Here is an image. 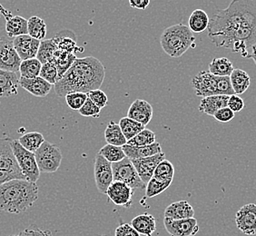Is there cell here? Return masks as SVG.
I'll return each mask as SVG.
<instances>
[{
	"label": "cell",
	"mask_w": 256,
	"mask_h": 236,
	"mask_svg": "<svg viewBox=\"0 0 256 236\" xmlns=\"http://www.w3.org/2000/svg\"><path fill=\"white\" fill-rule=\"evenodd\" d=\"M208 36L218 48L249 58L247 50L256 44V1L234 0L217 10L208 26Z\"/></svg>",
	"instance_id": "cell-1"
},
{
	"label": "cell",
	"mask_w": 256,
	"mask_h": 236,
	"mask_svg": "<svg viewBox=\"0 0 256 236\" xmlns=\"http://www.w3.org/2000/svg\"><path fill=\"white\" fill-rule=\"evenodd\" d=\"M106 78V68L94 56L78 58L63 78L54 84L58 96L68 94L84 93L100 89Z\"/></svg>",
	"instance_id": "cell-2"
},
{
	"label": "cell",
	"mask_w": 256,
	"mask_h": 236,
	"mask_svg": "<svg viewBox=\"0 0 256 236\" xmlns=\"http://www.w3.org/2000/svg\"><path fill=\"white\" fill-rule=\"evenodd\" d=\"M38 199L36 182L15 179L0 186V211L21 214L33 206Z\"/></svg>",
	"instance_id": "cell-3"
},
{
	"label": "cell",
	"mask_w": 256,
	"mask_h": 236,
	"mask_svg": "<svg viewBox=\"0 0 256 236\" xmlns=\"http://www.w3.org/2000/svg\"><path fill=\"white\" fill-rule=\"evenodd\" d=\"M196 36L194 33L184 24L171 26L164 30L160 44L166 54L172 58L182 56L190 48L194 46Z\"/></svg>",
	"instance_id": "cell-4"
},
{
	"label": "cell",
	"mask_w": 256,
	"mask_h": 236,
	"mask_svg": "<svg viewBox=\"0 0 256 236\" xmlns=\"http://www.w3.org/2000/svg\"><path fill=\"white\" fill-rule=\"evenodd\" d=\"M192 86L197 96L236 94L232 88L230 76H216L209 71H201L192 79Z\"/></svg>",
	"instance_id": "cell-5"
},
{
	"label": "cell",
	"mask_w": 256,
	"mask_h": 236,
	"mask_svg": "<svg viewBox=\"0 0 256 236\" xmlns=\"http://www.w3.org/2000/svg\"><path fill=\"white\" fill-rule=\"evenodd\" d=\"M38 166L40 172H56L61 166L63 156L60 148L48 141H44L40 149L34 152Z\"/></svg>",
	"instance_id": "cell-6"
},
{
	"label": "cell",
	"mask_w": 256,
	"mask_h": 236,
	"mask_svg": "<svg viewBox=\"0 0 256 236\" xmlns=\"http://www.w3.org/2000/svg\"><path fill=\"white\" fill-rule=\"evenodd\" d=\"M12 148L20 170L25 177V180L31 182H38L40 177V171L34 152L26 150L20 144L18 140H13Z\"/></svg>",
	"instance_id": "cell-7"
},
{
	"label": "cell",
	"mask_w": 256,
	"mask_h": 236,
	"mask_svg": "<svg viewBox=\"0 0 256 236\" xmlns=\"http://www.w3.org/2000/svg\"><path fill=\"white\" fill-rule=\"evenodd\" d=\"M112 169L114 181L124 182L131 187L134 191L136 189L143 190L146 188V186L142 182L133 162L129 158H126L121 162L112 164Z\"/></svg>",
	"instance_id": "cell-8"
},
{
	"label": "cell",
	"mask_w": 256,
	"mask_h": 236,
	"mask_svg": "<svg viewBox=\"0 0 256 236\" xmlns=\"http://www.w3.org/2000/svg\"><path fill=\"white\" fill-rule=\"evenodd\" d=\"M12 142L11 138H0V170L11 172L18 179L25 180L13 152Z\"/></svg>",
	"instance_id": "cell-9"
},
{
	"label": "cell",
	"mask_w": 256,
	"mask_h": 236,
	"mask_svg": "<svg viewBox=\"0 0 256 236\" xmlns=\"http://www.w3.org/2000/svg\"><path fill=\"white\" fill-rule=\"evenodd\" d=\"M94 176L99 192L106 194L108 187L114 182L112 164L106 161L98 154L94 158Z\"/></svg>",
	"instance_id": "cell-10"
},
{
	"label": "cell",
	"mask_w": 256,
	"mask_h": 236,
	"mask_svg": "<svg viewBox=\"0 0 256 236\" xmlns=\"http://www.w3.org/2000/svg\"><path fill=\"white\" fill-rule=\"evenodd\" d=\"M22 60L16 53L13 42L0 38V70L20 73Z\"/></svg>",
	"instance_id": "cell-11"
},
{
	"label": "cell",
	"mask_w": 256,
	"mask_h": 236,
	"mask_svg": "<svg viewBox=\"0 0 256 236\" xmlns=\"http://www.w3.org/2000/svg\"><path fill=\"white\" fill-rule=\"evenodd\" d=\"M236 224L240 231L246 236L256 234V204H246L236 214Z\"/></svg>",
	"instance_id": "cell-12"
},
{
	"label": "cell",
	"mask_w": 256,
	"mask_h": 236,
	"mask_svg": "<svg viewBox=\"0 0 256 236\" xmlns=\"http://www.w3.org/2000/svg\"><path fill=\"white\" fill-rule=\"evenodd\" d=\"M164 226L170 236H194L199 232V226L196 218L182 220L164 218Z\"/></svg>",
	"instance_id": "cell-13"
},
{
	"label": "cell",
	"mask_w": 256,
	"mask_h": 236,
	"mask_svg": "<svg viewBox=\"0 0 256 236\" xmlns=\"http://www.w3.org/2000/svg\"><path fill=\"white\" fill-rule=\"evenodd\" d=\"M106 194L108 197L109 200H111L114 204L118 206L124 208L132 206L134 190L124 182L114 181L108 187Z\"/></svg>",
	"instance_id": "cell-14"
},
{
	"label": "cell",
	"mask_w": 256,
	"mask_h": 236,
	"mask_svg": "<svg viewBox=\"0 0 256 236\" xmlns=\"http://www.w3.org/2000/svg\"><path fill=\"white\" fill-rule=\"evenodd\" d=\"M166 159V154L161 152L150 158L143 159H133L131 160L134 166L136 168L138 176L141 178L142 182L148 186V182L153 178L154 172L158 164Z\"/></svg>",
	"instance_id": "cell-15"
},
{
	"label": "cell",
	"mask_w": 256,
	"mask_h": 236,
	"mask_svg": "<svg viewBox=\"0 0 256 236\" xmlns=\"http://www.w3.org/2000/svg\"><path fill=\"white\" fill-rule=\"evenodd\" d=\"M12 42L14 48L22 61L36 58L41 41L34 40L30 34H24L16 38Z\"/></svg>",
	"instance_id": "cell-16"
},
{
	"label": "cell",
	"mask_w": 256,
	"mask_h": 236,
	"mask_svg": "<svg viewBox=\"0 0 256 236\" xmlns=\"http://www.w3.org/2000/svg\"><path fill=\"white\" fill-rule=\"evenodd\" d=\"M128 118L146 126L153 118V108L148 101L136 99L128 109Z\"/></svg>",
	"instance_id": "cell-17"
},
{
	"label": "cell",
	"mask_w": 256,
	"mask_h": 236,
	"mask_svg": "<svg viewBox=\"0 0 256 236\" xmlns=\"http://www.w3.org/2000/svg\"><path fill=\"white\" fill-rule=\"evenodd\" d=\"M20 74L0 70V98H10L18 93Z\"/></svg>",
	"instance_id": "cell-18"
},
{
	"label": "cell",
	"mask_w": 256,
	"mask_h": 236,
	"mask_svg": "<svg viewBox=\"0 0 256 236\" xmlns=\"http://www.w3.org/2000/svg\"><path fill=\"white\" fill-rule=\"evenodd\" d=\"M20 86L28 93L38 98H46L53 88L52 84L38 76L36 78L26 79L20 78Z\"/></svg>",
	"instance_id": "cell-19"
},
{
	"label": "cell",
	"mask_w": 256,
	"mask_h": 236,
	"mask_svg": "<svg viewBox=\"0 0 256 236\" xmlns=\"http://www.w3.org/2000/svg\"><path fill=\"white\" fill-rule=\"evenodd\" d=\"M164 216L171 220L190 219L194 216V210L188 201H178L172 202L166 208Z\"/></svg>",
	"instance_id": "cell-20"
},
{
	"label": "cell",
	"mask_w": 256,
	"mask_h": 236,
	"mask_svg": "<svg viewBox=\"0 0 256 236\" xmlns=\"http://www.w3.org/2000/svg\"><path fill=\"white\" fill-rule=\"evenodd\" d=\"M229 96H211L204 98L199 104V111L202 113L214 116L218 110L227 108Z\"/></svg>",
	"instance_id": "cell-21"
},
{
	"label": "cell",
	"mask_w": 256,
	"mask_h": 236,
	"mask_svg": "<svg viewBox=\"0 0 256 236\" xmlns=\"http://www.w3.org/2000/svg\"><path fill=\"white\" fill-rule=\"evenodd\" d=\"M123 150L126 154V156L129 158L130 160L150 158L162 152V148L158 142H156L151 146H142V148H136V146L126 144L123 146Z\"/></svg>",
	"instance_id": "cell-22"
},
{
	"label": "cell",
	"mask_w": 256,
	"mask_h": 236,
	"mask_svg": "<svg viewBox=\"0 0 256 236\" xmlns=\"http://www.w3.org/2000/svg\"><path fill=\"white\" fill-rule=\"evenodd\" d=\"M131 226L140 236H153L156 230V218L146 212L134 217L131 221Z\"/></svg>",
	"instance_id": "cell-23"
},
{
	"label": "cell",
	"mask_w": 256,
	"mask_h": 236,
	"mask_svg": "<svg viewBox=\"0 0 256 236\" xmlns=\"http://www.w3.org/2000/svg\"><path fill=\"white\" fill-rule=\"evenodd\" d=\"M53 40L56 44L58 50L60 51L74 54V52L78 50V46H76V36L71 30L60 31V33L54 36Z\"/></svg>",
	"instance_id": "cell-24"
},
{
	"label": "cell",
	"mask_w": 256,
	"mask_h": 236,
	"mask_svg": "<svg viewBox=\"0 0 256 236\" xmlns=\"http://www.w3.org/2000/svg\"><path fill=\"white\" fill-rule=\"evenodd\" d=\"M6 32L10 38H18L28 34V20L20 16H12L6 23Z\"/></svg>",
	"instance_id": "cell-25"
},
{
	"label": "cell",
	"mask_w": 256,
	"mask_h": 236,
	"mask_svg": "<svg viewBox=\"0 0 256 236\" xmlns=\"http://www.w3.org/2000/svg\"><path fill=\"white\" fill-rule=\"evenodd\" d=\"M76 59H78L76 56L72 54V53L63 52V51H60V50H58L56 52L54 58H53L51 63H53L58 69L60 80L68 71V69L72 66V64H74V61Z\"/></svg>",
	"instance_id": "cell-26"
},
{
	"label": "cell",
	"mask_w": 256,
	"mask_h": 236,
	"mask_svg": "<svg viewBox=\"0 0 256 236\" xmlns=\"http://www.w3.org/2000/svg\"><path fill=\"white\" fill-rule=\"evenodd\" d=\"M104 139L108 144L120 148H123L128 144V140L124 138L119 124L116 123L113 120L109 122L104 130Z\"/></svg>",
	"instance_id": "cell-27"
},
{
	"label": "cell",
	"mask_w": 256,
	"mask_h": 236,
	"mask_svg": "<svg viewBox=\"0 0 256 236\" xmlns=\"http://www.w3.org/2000/svg\"><path fill=\"white\" fill-rule=\"evenodd\" d=\"M232 88L236 94H242L249 88L251 84V78L248 73L242 69H234L230 76Z\"/></svg>",
	"instance_id": "cell-28"
},
{
	"label": "cell",
	"mask_w": 256,
	"mask_h": 236,
	"mask_svg": "<svg viewBox=\"0 0 256 236\" xmlns=\"http://www.w3.org/2000/svg\"><path fill=\"white\" fill-rule=\"evenodd\" d=\"M210 18L206 12L202 10H196L192 11L189 18L188 28L192 33H202L208 28Z\"/></svg>",
	"instance_id": "cell-29"
},
{
	"label": "cell",
	"mask_w": 256,
	"mask_h": 236,
	"mask_svg": "<svg viewBox=\"0 0 256 236\" xmlns=\"http://www.w3.org/2000/svg\"><path fill=\"white\" fill-rule=\"evenodd\" d=\"M234 70L232 63L226 58H214L209 64V72L216 76H230Z\"/></svg>",
	"instance_id": "cell-30"
},
{
	"label": "cell",
	"mask_w": 256,
	"mask_h": 236,
	"mask_svg": "<svg viewBox=\"0 0 256 236\" xmlns=\"http://www.w3.org/2000/svg\"><path fill=\"white\" fill-rule=\"evenodd\" d=\"M44 141V136L40 132H30L22 136L18 139L20 144L25 148L26 150L31 152H36Z\"/></svg>",
	"instance_id": "cell-31"
},
{
	"label": "cell",
	"mask_w": 256,
	"mask_h": 236,
	"mask_svg": "<svg viewBox=\"0 0 256 236\" xmlns=\"http://www.w3.org/2000/svg\"><path fill=\"white\" fill-rule=\"evenodd\" d=\"M56 51H58V48L53 38L42 40L40 42L36 59H38V61L42 64L50 63L54 58V56Z\"/></svg>",
	"instance_id": "cell-32"
},
{
	"label": "cell",
	"mask_w": 256,
	"mask_h": 236,
	"mask_svg": "<svg viewBox=\"0 0 256 236\" xmlns=\"http://www.w3.org/2000/svg\"><path fill=\"white\" fill-rule=\"evenodd\" d=\"M42 64L38 59L32 58L21 62L20 68V78L32 79L40 76Z\"/></svg>",
	"instance_id": "cell-33"
},
{
	"label": "cell",
	"mask_w": 256,
	"mask_h": 236,
	"mask_svg": "<svg viewBox=\"0 0 256 236\" xmlns=\"http://www.w3.org/2000/svg\"><path fill=\"white\" fill-rule=\"evenodd\" d=\"M28 31L31 38L42 41L46 36V24L44 20L36 16H31L28 20Z\"/></svg>",
	"instance_id": "cell-34"
},
{
	"label": "cell",
	"mask_w": 256,
	"mask_h": 236,
	"mask_svg": "<svg viewBox=\"0 0 256 236\" xmlns=\"http://www.w3.org/2000/svg\"><path fill=\"white\" fill-rule=\"evenodd\" d=\"M119 126L121 128L122 132L126 139L129 141L132 138H134L136 134L142 132L146 126L136 122L133 119L126 118H123L119 121Z\"/></svg>",
	"instance_id": "cell-35"
},
{
	"label": "cell",
	"mask_w": 256,
	"mask_h": 236,
	"mask_svg": "<svg viewBox=\"0 0 256 236\" xmlns=\"http://www.w3.org/2000/svg\"><path fill=\"white\" fill-rule=\"evenodd\" d=\"M98 154L111 164L121 162L124 158H126V154L124 152L123 148L116 146H112L108 144L104 146L103 148L99 150Z\"/></svg>",
	"instance_id": "cell-36"
},
{
	"label": "cell",
	"mask_w": 256,
	"mask_h": 236,
	"mask_svg": "<svg viewBox=\"0 0 256 236\" xmlns=\"http://www.w3.org/2000/svg\"><path fill=\"white\" fill-rule=\"evenodd\" d=\"M156 142V134L150 129L146 128L142 132L136 134L134 138L128 141L126 144L131 146H136V148H142V146H151Z\"/></svg>",
	"instance_id": "cell-37"
},
{
	"label": "cell",
	"mask_w": 256,
	"mask_h": 236,
	"mask_svg": "<svg viewBox=\"0 0 256 236\" xmlns=\"http://www.w3.org/2000/svg\"><path fill=\"white\" fill-rule=\"evenodd\" d=\"M174 174V168L172 162L169 160L164 159L158 164V168H156L153 177L161 181L172 182Z\"/></svg>",
	"instance_id": "cell-38"
},
{
	"label": "cell",
	"mask_w": 256,
	"mask_h": 236,
	"mask_svg": "<svg viewBox=\"0 0 256 236\" xmlns=\"http://www.w3.org/2000/svg\"><path fill=\"white\" fill-rule=\"evenodd\" d=\"M171 184H172V182L161 181V180H158L153 177L148 182L146 188V196L148 198L158 196L160 194L164 192Z\"/></svg>",
	"instance_id": "cell-39"
},
{
	"label": "cell",
	"mask_w": 256,
	"mask_h": 236,
	"mask_svg": "<svg viewBox=\"0 0 256 236\" xmlns=\"http://www.w3.org/2000/svg\"><path fill=\"white\" fill-rule=\"evenodd\" d=\"M40 76L52 86L53 84L54 86L60 80L58 69L56 68V66L51 62L42 64Z\"/></svg>",
	"instance_id": "cell-40"
},
{
	"label": "cell",
	"mask_w": 256,
	"mask_h": 236,
	"mask_svg": "<svg viewBox=\"0 0 256 236\" xmlns=\"http://www.w3.org/2000/svg\"><path fill=\"white\" fill-rule=\"evenodd\" d=\"M64 98H66V102L68 104L69 108L74 110V111H76V110L79 111L84 106L86 99H88V94H68Z\"/></svg>",
	"instance_id": "cell-41"
},
{
	"label": "cell",
	"mask_w": 256,
	"mask_h": 236,
	"mask_svg": "<svg viewBox=\"0 0 256 236\" xmlns=\"http://www.w3.org/2000/svg\"><path fill=\"white\" fill-rule=\"evenodd\" d=\"M88 98L100 109L106 108L108 102V98L106 94L103 92L101 89H96L89 92L88 94Z\"/></svg>",
	"instance_id": "cell-42"
},
{
	"label": "cell",
	"mask_w": 256,
	"mask_h": 236,
	"mask_svg": "<svg viewBox=\"0 0 256 236\" xmlns=\"http://www.w3.org/2000/svg\"><path fill=\"white\" fill-rule=\"evenodd\" d=\"M79 113L81 116L86 118H98L101 113V109L96 106L90 99L88 98L84 106L79 110Z\"/></svg>",
	"instance_id": "cell-43"
},
{
	"label": "cell",
	"mask_w": 256,
	"mask_h": 236,
	"mask_svg": "<svg viewBox=\"0 0 256 236\" xmlns=\"http://www.w3.org/2000/svg\"><path fill=\"white\" fill-rule=\"evenodd\" d=\"M227 108L231 109L234 113H239L244 108V101L237 94H232L229 96Z\"/></svg>",
	"instance_id": "cell-44"
},
{
	"label": "cell",
	"mask_w": 256,
	"mask_h": 236,
	"mask_svg": "<svg viewBox=\"0 0 256 236\" xmlns=\"http://www.w3.org/2000/svg\"><path fill=\"white\" fill-rule=\"evenodd\" d=\"M214 118L220 123H228L234 118V113L232 111L231 109L224 108L218 110L216 113L214 114Z\"/></svg>",
	"instance_id": "cell-45"
},
{
	"label": "cell",
	"mask_w": 256,
	"mask_h": 236,
	"mask_svg": "<svg viewBox=\"0 0 256 236\" xmlns=\"http://www.w3.org/2000/svg\"><path fill=\"white\" fill-rule=\"evenodd\" d=\"M18 236H52L51 232L48 230H42L36 226L28 227L24 231L21 232Z\"/></svg>",
	"instance_id": "cell-46"
},
{
	"label": "cell",
	"mask_w": 256,
	"mask_h": 236,
	"mask_svg": "<svg viewBox=\"0 0 256 236\" xmlns=\"http://www.w3.org/2000/svg\"><path fill=\"white\" fill-rule=\"evenodd\" d=\"M114 236H140V234L134 229L131 224H123L116 229Z\"/></svg>",
	"instance_id": "cell-47"
},
{
	"label": "cell",
	"mask_w": 256,
	"mask_h": 236,
	"mask_svg": "<svg viewBox=\"0 0 256 236\" xmlns=\"http://www.w3.org/2000/svg\"><path fill=\"white\" fill-rule=\"evenodd\" d=\"M150 4L149 0H129V5L136 10H146Z\"/></svg>",
	"instance_id": "cell-48"
},
{
	"label": "cell",
	"mask_w": 256,
	"mask_h": 236,
	"mask_svg": "<svg viewBox=\"0 0 256 236\" xmlns=\"http://www.w3.org/2000/svg\"><path fill=\"white\" fill-rule=\"evenodd\" d=\"M15 179H18V177L16 176L15 174L11 172L0 170V186L6 182H10L11 180H15Z\"/></svg>",
	"instance_id": "cell-49"
},
{
	"label": "cell",
	"mask_w": 256,
	"mask_h": 236,
	"mask_svg": "<svg viewBox=\"0 0 256 236\" xmlns=\"http://www.w3.org/2000/svg\"><path fill=\"white\" fill-rule=\"evenodd\" d=\"M249 58H252L254 61V63L256 64V46H254L252 48V54H250L249 56Z\"/></svg>",
	"instance_id": "cell-50"
},
{
	"label": "cell",
	"mask_w": 256,
	"mask_h": 236,
	"mask_svg": "<svg viewBox=\"0 0 256 236\" xmlns=\"http://www.w3.org/2000/svg\"></svg>",
	"instance_id": "cell-51"
}]
</instances>
